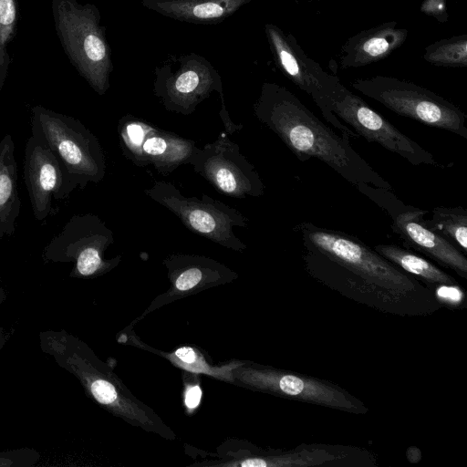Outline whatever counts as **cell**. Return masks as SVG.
<instances>
[{"label":"cell","mask_w":467,"mask_h":467,"mask_svg":"<svg viewBox=\"0 0 467 467\" xmlns=\"http://www.w3.org/2000/svg\"><path fill=\"white\" fill-rule=\"evenodd\" d=\"M24 181L38 222L55 215V202L67 199L78 188L55 154L33 135L26 143Z\"/></svg>","instance_id":"obj_14"},{"label":"cell","mask_w":467,"mask_h":467,"mask_svg":"<svg viewBox=\"0 0 467 467\" xmlns=\"http://www.w3.org/2000/svg\"><path fill=\"white\" fill-rule=\"evenodd\" d=\"M15 151L12 136L5 134L0 140V242L13 235L21 211Z\"/></svg>","instance_id":"obj_18"},{"label":"cell","mask_w":467,"mask_h":467,"mask_svg":"<svg viewBox=\"0 0 467 467\" xmlns=\"http://www.w3.org/2000/svg\"><path fill=\"white\" fill-rule=\"evenodd\" d=\"M425 225L464 254L467 252V210L462 207H435Z\"/></svg>","instance_id":"obj_20"},{"label":"cell","mask_w":467,"mask_h":467,"mask_svg":"<svg viewBox=\"0 0 467 467\" xmlns=\"http://www.w3.org/2000/svg\"><path fill=\"white\" fill-rule=\"evenodd\" d=\"M332 111L359 137L376 142L412 165L445 168L415 140L400 131L387 119L371 109L360 97L341 86L332 104Z\"/></svg>","instance_id":"obj_12"},{"label":"cell","mask_w":467,"mask_h":467,"mask_svg":"<svg viewBox=\"0 0 467 467\" xmlns=\"http://www.w3.org/2000/svg\"><path fill=\"white\" fill-rule=\"evenodd\" d=\"M438 299L451 306H459L463 293L456 285H440L436 290Z\"/></svg>","instance_id":"obj_25"},{"label":"cell","mask_w":467,"mask_h":467,"mask_svg":"<svg viewBox=\"0 0 467 467\" xmlns=\"http://www.w3.org/2000/svg\"><path fill=\"white\" fill-rule=\"evenodd\" d=\"M114 241L112 230L98 215L74 214L45 246L42 258L45 262L73 263L71 276L88 277L117 263L119 257L104 258Z\"/></svg>","instance_id":"obj_9"},{"label":"cell","mask_w":467,"mask_h":467,"mask_svg":"<svg viewBox=\"0 0 467 467\" xmlns=\"http://www.w3.org/2000/svg\"><path fill=\"white\" fill-rule=\"evenodd\" d=\"M253 109L256 119L299 161L317 158L354 186L368 184L393 190L353 149L349 137L336 133L285 87L263 83Z\"/></svg>","instance_id":"obj_1"},{"label":"cell","mask_w":467,"mask_h":467,"mask_svg":"<svg viewBox=\"0 0 467 467\" xmlns=\"http://www.w3.org/2000/svg\"><path fill=\"white\" fill-rule=\"evenodd\" d=\"M374 250L400 270L432 285H455L456 281L428 260L397 244H377Z\"/></svg>","instance_id":"obj_19"},{"label":"cell","mask_w":467,"mask_h":467,"mask_svg":"<svg viewBox=\"0 0 467 467\" xmlns=\"http://www.w3.org/2000/svg\"><path fill=\"white\" fill-rule=\"evenodd\" d=\"M253 384L262 389L300 401L351 412H365L366 408L341 388L330 382L280 370L254 371Z\"/></svg>","instance_id":"obj_15"},{"label":"cell","mask_w":467,"mask_h":467,"mask_svg":"<svg viewBox=\"0 0 467 467\" xmlns=\"http://www.w3.org/2000/svg\"><path fill=\"white\" fill-rule=\"evenodd\" d=\"M356 188L382 208L391 218V228L404 243L467 278V258L456 246L424 223L429 212L405 204L391 190L368 184Z\"/></svg>","instance_id":"obj_10"},{"label":"cell","mask_w":467,"mask_h":467,"mask_svg":"<svg viewBox=\"0 0 467 467\" xmlns=\"http://www.w3.org/2000/svg\"><path fill=\"white\" fill-rule=\"evenodd\" d=\"M423 58L439 67H467V35L443 38L425 47Z\"/></svg>","instance_id":"obj_21"},{"label":"cell","mask_w":467,"mask_h":467,"mask_svg":"<svg viewBox=\"0 0 467 467\" xmlns=\"http://www.w3.org/2000/svg\"><path fill=\"white\" fill-rule=\"evenodd\" d=\"M117 130L120 149L128 160L137 166L152 165L162 174L189 164L198 149L194 140L131 114L119 119Z\"/></svg>","instance_id":"obj_11"},{"label":"cell","mask_w":467,"mask_h":467,"mask_svg":"<svg viewBox=\"0 0 467 467\" xmlns=\"http://www.w3.org/2000/svg\"><path fill=\"white\" fill-rule=\"evenodd\" d=\"M17 7L16 0H0V96L12 61L8 47L16 35Z\"/></svg>","instance_id":"obj_22"},{"label":"cell","mask_w":467,"mask_h":467,"mask_svg":"<svg viewBox=\"0 0 467 467\" xmlns=\"http://www.w3.org/2000/svg\"><path fill=\"white\" fill-rule=\"evenodd\" d=\"M0 284H1V278H0ZM2 288H1V285H0V296L2 295Z\"/></svg>","instance_id":"obj_29"},{"label":"cell","mask_w":467,"mask_h":467,"mask_svg":"<svg viewBox=\"0 0 467 467\" xmlns=\"http://www.w3.org/2000/svg\"><path fill=\"white\" fill-rule=\"evenodd\" d=\"M189 165L222 194L244 199L265 192L254 166L241 153L239 145L223 133L198 148Z\"/></svg>","instance_id":"obj_13"},{"label":"cell","mask_w":467,"mask_h":467,"mask_svg":"<svg viewBox=\"0 0 467 467\" xmlns=\"http://www.w3.org/2000/svg\"><path fill=\"white\" fill-rule=\"evenodd\" d=\"M183 268L177 275L175 287L179 291H188L196 286L204 278V273L217 268L216 262L202 257L178 255Z\"/></svg>","instance_id":"obj_24"},{"label":"cell","mask_w":467,"mask_h":467,"mask_svg":"<svg viewBox=\"0 0 467 467\" xmlns=\"http://www.w3.org/2000/svg\"><path fill=\"white\" fill-rule=\"evenodd\" d=\"M202 390L199 386L194 385L187 389L185 393V404L189 409H195L201 400Z\"/></svg>","instance_id":"obj_27"},{"label":"cell","mask_w":467,"mask_h":467,"mask_svg":"<svg viewBox=\"0 0 467 467\" xmlns=\"http://www.w3.org/2000/svg\"><path fill=\"white\" fill-rule=\"evenodd\" d=\"M408 37V29L395 21L385 22L362 30L349 37L340 51L343 69L368 66L388 57L400 47Z\"/></svg>","instance_id":"obj_16"},{"label":"cell","mask_w":467,"mask_h":467,"mask_svg":"<svg viewBox=\"0 0 467 467\" xmlns=\"http://www.w3.org/2000/svg\"><path fill=\"white\" fill-rule=\"evenodd\" d=\"M335 458L336 456L326 453V451H302L298 452L285 453L275 457L246 459L243 461L240 465L244 467L316 466Z\"/></svg>","instance_id":"obj_23"},{"label":"cell","mask_w":467,"mask_h":467,"mask_svg":"<svg viewBox=\"0 0 467 467\" xmlns=\"http://www.w3.org/2000/svg\"><path fill=\"white\" fill-rule=\"evenodd\" d=\"M7 338H8L7 332L3 327H0V350L3 348V347L6 343Z\"/></svg>","instance_id":"obj_28"},{"label":"cell","mask_w":467,"mask_h":467,"mask_svg":"<svg viewBox=\"0 0 467 467\" xmlns=\"http://www.w3.org/2000/svg\"><path fill=\"white\" fill-rule=\"evenodd\" d=\"M351 86L398 115L467 139L466 114L431 90L386 76L357 78Z\"/></svg>","instance_id":"obj_5"},{"label":"cell","mask_w":467,"mask_h":467,"mask_svg":"<svg viewBox=\"0 0 467 467\" xmlns=\"http://www.w3.org/2000/svg\"><path fill=\"white\" fill-rule=\"evenodd\" d=\"M31 133L55 154L78 188L104 179L102 147L78 119L36 105L31 108Z\"/></svg>","instance_id":"obj_3"},{"label":"cell","mask_w":467,"mask_h":467,"mask_svg":"<svg viewBox=\"0 0 467 467\" xmlns=\"http://www.w3.org/2000/svg\"><path fill=\"white\" fill-rule=\"evenodd\" d=\"M154 76V94L168 111L190 115L213 92H217L221 99L220 114L228 112L222 77L201 55L191 52L172 56L155 67Z\"/></svg>","instance_id":"obj_8"},{"label":"cell","mask_w":467,"mask_h":467,"mask_svg":"<svg viewBox=\"0 0 467 467\" xmlns=\"http://www.w3.org/2000/svg\"><path fill=\"white\" fill-rule=\"evenodd\" d=\"M421 12L434 16L443 22L446 20V1L445 0H425L421 5Z\"/></svg>","instance_id":"obj_26"},{"label":"cell","mask_w":467,"mask_h":467,"mask_svg":"<svg viewBox=\"0 0 467 467\" xmlns=\"http://www.w3.org/2000/svg\"><path fill=\"white\" fill-rule=\"evenodd\" d=\"M295 231L306 249L326 255L365 283L394 292L416 289L413 278L355 236L306 222L297 224Z\"/></svg>","instance_id":"obj_4"},{"label":"cell","mask_w":467,"mask_h":467,"mask_svg":"<svg viewBox=\"0 0 467 467\" xmlns=\"http://www.w3.org/2000/svg\"><path fill=\"white\" fill-rule=\"evenodd\" d=\"M154 202L175 214L190 231L226 248L242 252L246 245L234 227H246L249 219L237 209L209 195H184L174 184L156 181L144 191Z\"/></svg>","instance_id":"obj_6"},{"label":"cell","mask_w":467,"mask_h":467,"mask_svg":"<svg viewBox=\"0 0 467 467\" xmlns=\"http://www.w3.org/2000/svg\"><path fill=\"white\" fill-rule=\"evenodd\" d=\"M253 0H142L151 11L177 21L213 25L234 15Z\"/></svg>","instance_id":"obj_17"},{"label":"cell","mask_w":467,"mask_h":467,"mask_svg":"<svg viewBox=\"0 0 467 467\" xmlns=\"http://www.w3.org/2000/svg\"><path fill=\"white\" fill-rule=\"evenodd\" d=\"M51 11L55 31L70 64L96 93L105 95L113 62L99 8L77 0H51Z\"/></svg>","instance_id":"obj_2"},{"label":"cell","mask_w":467,"mask_h":467,"mask_svg":"<svg viewBox=\"0 0 467 467\" xmlns=\"http://www.w3.org/2000/svg\"><path fill=\"white\" fill-rule=\"evenodd\" d=\"M265 32L273 59L283 75L312 98L324 119L333 128L342 135L358 138L332 111L333 101L343 85L339 78L308 57L292 34H285L271 23L265 25Z\"/></svg>","instance_id":"obj_7"}]
</instances>
